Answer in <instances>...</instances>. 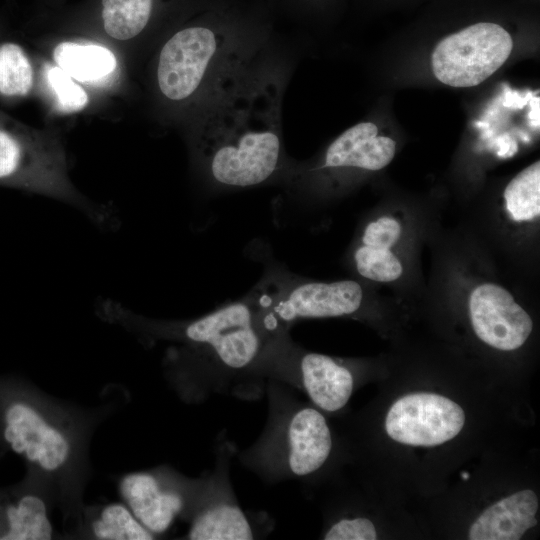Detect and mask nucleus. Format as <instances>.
I'll return each mask as SVG.
<instances>
[{"mask_svg": "<svg viewBox=\"0 0 540 540\" xmlns=\"http://www.w3.org/2000/svg\"><path fill=\"white\" fill-rule=\"evenodd\" d=\"M291 66L271 44L199 108L198 164L217 188L284 180L292 160L282 138V103Z\"/></svg>", "mask_w": 540, "mask_h": 540, "instance_id": "1", "label": "nucleus"}, {"mask_svg": "<svg viewBox=\"0 0 540 540\" xmlns=\"http://www.w3.org/2000/svg\"><path fill=\"white\" fill-rule=\"evenodd\" d=\"M269 45L264 36L223 27L183 28L161 48L156 69L159 91L172 102L197 100L200 108Z\"/></svg>", "mask_w": 540, "mask_h": 540, "instance_id": "2", "label": "nucleus"}, {"mask_svg": "<svg viewBox=\"0 0 540 540\" xmlns=\"http://www.w3.org/2000/svg\"><path fill=\"white\" fill-rule=\"evenodd\" d=\"M248 295L272 337L286 333L299 319L353 314L363 300L362 287L356 281H302L293 274L274 269L268 271Z\"/></svg>", "mask_w": 540, "mask_h": 540, "instance_id": "3", "label": "nucleus"}, {"mask_svg": "<svg viewBox=\"0 0 540 540\" xmlns=\"http://www.w3.org/2000/svg\"><path fill=\"white\" fill-rule=\"evenodd\" d=\"M171 335L189 350L229 371L253 366L264 356L273 338L265 330L249 295L198 319L173 326Z\"/></svg>", "mask_w": 540, "mask_h": 540, "instance_id": "4", "label": "nucleus"}, {"mask_svg": "<svg viewBox=\"0 0 540 540\" xmlns=\"http://www.w3.org/2000/svg\"><path fill=\"white\" fill-rule=\"evenodd\" d=\"M513 41L500 25L481 22L443 38L434 48L435 77L452 87L476 86L508 59Z\"/></svg>", "mask_w": 540, "mask_h": 540, "instance_id": "5", "label": "nucleus"}, {"mask_svg": "<svg viewBox=\"0 0 540 540\" xmlns=\"http://www.w3.org/2000/svg\"><path fill=\"white\" fill-rule=\"evenodd\" d=\"M464 422V412L454 401L437 394L415 393L391 406L385 428L397 442L429 447L454 438Z\"/></svg>", "mask_w": 540, "mask_h": 540, "instance_id": "6", "label": "nucleus"}, {"mask_svg": "<svg viewBox=\"0 0 540 540\" xmlns=\"http://www.w3.org/2000/svg\"><path fill=\"white\" fill-rule=\"evenodd\" d=\"M469 314L478 338L498 350L521 347L533 329L528 313L505 288L493 283L481 284L471 292Z\"/></svg>", "mask_w": 540, "mask_h": 540, "instance_id": "7", "label": "nucleus"}, {"mask_svg": "<svg viewBox=\"0 0 540 540\" xmlns=\"http://www.w3.org/2000/svg\"><path fill=\"white\" fill-rule=\"evenodd\" d=\"M274 447L279 472L303 477L317 471L326 462L332 448L326 419L314 408L294 409L282 422Z\"/></svg>", "mask_w": 540, "mask_h": 540, "instance_id": "8", "label": "nucleus"}, {"mask_svg": "<svg viewBox=\"0 0 540 540\" xmlns=\"http://www.w3.org/2000/svg\"><path fill=\"white\" fill-rule=\"evenodd\" d=\"M4 437L11 448L41 470L54 472L67 462L66 435L32 406L16 402L5 412Z\"/></svg>", "mask_w": 540, "mask_h": 540, "instance_id": "9", "label": "nucleus"}, {"mask_svg": "<svg viewBox=\"0 0 540 540\" xmlns=\"http://www.w3.org/2000/svg\"><path fill=\"white\" fill-rule=\"evenodd\" d=\"M395 151V141L378 135L374 123L360 122L344 131L328 146L318 169L377 171L393 160Z\"/></svg>", "mask_w": 540, "mask_h": 540, "instance_id": "10", "label": "nucleus"}, {"mask_svg": "<svg viewBox=\"0 0 540 540\" xmlns=\"http://www.w3.org/2000/svg\"><path fill=\"white\" fill-rule=\"evenodd\" d=\"M120 492L136 519L154 535L165 532L184 506L180 493L164 488L150 473L126 475Z\"/></svg>", "mask_w": 540, "mask_h": 540, "instance_id": "11", "label": "nucleus"}, {"mask_svg": "<svg viewBox=\"0 0 540 540\" xmlns=\"http://www.w3.org/2000/svg\"><path fill=\"white\" fill-rule=\"evenodd\" d=\"M538 498L522 490L487 508L469 530L471 540H518L537 524Z\"/></svg>", "mask_w": 540, "mask_h": 540, "instance_id": "12", "label": "nucleus"}, {"mask_svg": "<svg viewBox=\"0 0 540 540\" xmlns=\"http://www.w3.org/2000/svg\"><path fill=\"white\" fill-rule=\"evenodd\" d=\"M303 389L319 408L337 411L348 402L353 390V376L329 356L305 353L298 361Z\"/></svg>", "mask_w": 540, "mask_h": 540, "instance_id": "13", "label": "nucleus"}, {"mask_svg": "<svg viewBox=\"0 0 540 540\" xmlns=\"http://www.w3.org/2000/svg\"><path fill=\"white\" fill-rule=\"evenodd\" d=\"M188 538L193 540H249L252 527L240 507L227 500L212 502L194 518Z\"/></svg>", "mask_w": 540, "mask_h": 540, "instance_id": "14", "label": "nucleus"}, {"mask_svg": "<svg viewBox=\"0 0 540 540\" xmlns=\"http://www.w3.org/2000/svg\"><path fill=\"white\" fill-rule=\"evenodd\" d=\"M53 57L64 72L80 82H92L110 75L117 66L115 55L96 44L62 42Z\"/></svg>", "mask_w": 540, "mask_h": 540, "instance_id": "15", "label": "nucleus"}, {"mask_svg": "<svg viewBox=\"0 0 540 540\" xmlns=\"http://www.w3.org/2000/svg\"><path fill=\"white\" fill-rule=\"evenodd\" d=\"M7 529L0 536L3 540H47L52 538V525L45 502L28 494L8 506Z\"/></svg>", "mask_w": 540, "mask_h": 540, "instance_id": "16", "label": "nucleus"}, {"mask_svg": "<svg viewBox=\"0 0 540 540\" xmlns=\"http://www.w3.org/2000/svg\"><path fill=\"white\" fill-rule=\"evenodd\" d=\"M153 0H102V18L108 35L119 40L137 36L147 25Z\"/></svg>", "mask_w": 540, "mask_h": 540, "instance_id": "17", "label": "nucleus"}, {"mask_svg": "<svg viewBox=\"0 0 540 540\" xmlns=\"http://www.w3.org/2000/svg\"><path fill=\"white\" fill-rule=\"evenodd\" d=\"M506 209L515 221H530L540 214V162L518 173L504 191Z\"/></svg>", "mask_w": 540, "mask_h": 540, "instance_id": "18", "label": "nucleus"}, {"mask_svg": "<svg viewBox=\"0 0 540 540\" xmlns=\"http://www.w3.org/2000/svg\"><path fill=\"white\" fill-rule=\"evenodd\" d=\"M92 534L101 540H150L154 534L146 529L131 510L120 503L105 506L91 526Z\"/></svg>", "mask_w": 540, "mask_h": 540, "instance_id": "19", "label": "nucleus"}, {"mask_svg": "<svg viewBox=\"0 0 540 540\" xmlns=\"http://www.w3.org/2000/svg\"><path fill=\"white\" fill-rule=\"evenodd\" d=\"M33 85V69L23 49L15 43L0 45V94L24 96Z\"/></svg>", "mask_w": 540, "mask_h": 540, "instance_id": "20", "label": "nucleus"}, {"mask_svg": "<svg viewBox=\"0 0 540 540\" xmlns=\"http://www.w3.org/2000/svg\"><path fill=\"white\" fill-rule=\"evenodd\" d=\"M27 147L9 132L0 129V181L29 183L39 173Z\"/></svg>", "mask_w": 540, "mask_h": 540, "instance_id": "21", "label": "nucleus"}, {"mask_svg": "<svg viewBox=\"0 0 540 540\" xmlns=\"http://www.w3.org/2000/svg\"><path fill=\"white\" fill-rule=\"evenodd\" d=\"M358 273L373 281L391 282L403 272L399 259L387 248L359 246L354 253Z\"/></svg>", "mask_w": 540, "mask_h": 540, "instance_id": "22", "label": "nucleus"}, {"mask_svg": "<svg viewBox=\"0 0 540 540\" xmlns=\"http://www.w3.org/2000/svg\"><path fill=\"white\" fill-rule=\"evenodd\" d=\"M46 79L56 95L57 105L61 111L76 112L87 105L88 96L85 90L60 67L49 66L46 70Z\"/></svg>", "mask_w": 540, "mask_h": 540, "instance_id": "23", "label": "nucleus"}, {"mask_svg": "<svg viewBox=\"0 0 540 540\" xmlns=\"http://www.w3.org/2000/svg\"><path fill=\"white\" fill-rule=\"evenodd\" d=\"M401 225L388 216L370 222L362 235V245L390 249L400 238Z\"/></svg>", "mask_w": 540, "mask_h": 540, "instance_id": "24", "label": "nucleus"}, {"mask_svg": "<svg viewBox=\"0 0 540 540\" xmlns=\"http://www.w3.org/2000/svg\"><path fill=\"white\" fill-rule=\"evenodd\" d=\"M377 533L373 523L366 518L342 519L325 534L326 540H375Z\"/></svg>", "mask_w": 540, "mask_h": 540, "instance_id": "25", "label": "nucleus"}]
</instances>
